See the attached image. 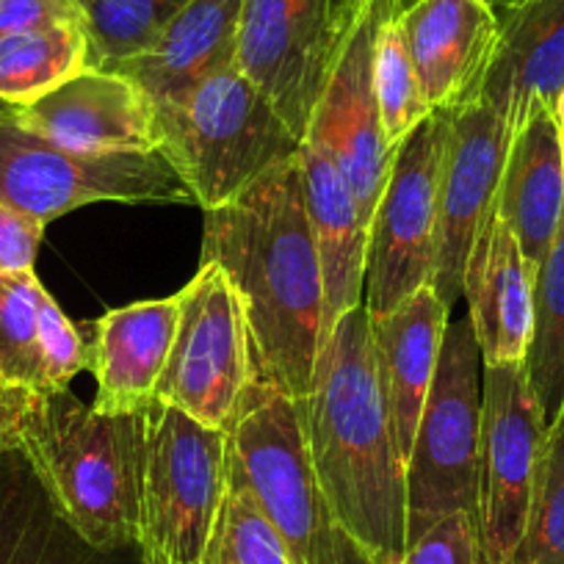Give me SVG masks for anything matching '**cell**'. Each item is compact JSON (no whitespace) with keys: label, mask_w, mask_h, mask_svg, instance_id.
<instances>
[{"label":"cell","mask_w":564,"mask_h":564,"mask_svg":"<svg viewBox=\"0 0 564 564\" xmlns=\"http://www.w3.org/2000/svg\"><path fill=\"white\" fill-rule=\"evenodd\" d=\"M203 263L230 276L249 333V382L305 399L324 344V271L302 192L300 155L205 210Z\"/></svg>","instance_id":"obj_1"},{"label":"cell","mask_w":564,"mask_h":564,"mask_svg":"<svg viewBox=\"0 0 564 564\" xmlns=\"http://www.w3.org/2000/svg\"><path fill=\"white\" fill-rule=\"evenodd\" d=\"M296 406L313 474L335 518L373 562L401 564L406 474L379 390L366 305L329 329L311 390Z\"/></svg>","instance_id":"obj_2"},{"label":"cell","mask_w":564,"mask_h":564,"mask_svg":"<svg viewBox=\"0 0 564 564\" xmlns=\"http://www.w3.org/2000/svg\"><path fill=\"white\" fill-rule=\"evenodd\" d=\"M14 448L64 523L102 553L135 545L144 410L102 412L69 390L31 395Z\"/></svg>","instance_id":"obj_3"},{"label":"cell","mask_w":564,"mask_h":564,"mask_svg":"<svg viewBox=\"0 0 564 564\" xmlns=\"http://www.w3.org/2000/svg\"><path fill=\"white\" fill-rule=\"evenodd\" d=\"M159 153L203 210L219 208L285 161L302 139L238 67L155 102Z\"/></svg>","instance_id":"obj_4"},{"label":"cell","mask_w":564,"mask_h":564,"mask_svg":"<svg viewBox=\"0 0 564 564\" xmlns=\"http://www.w3.org/2000/svg\"><path fill=\"white\" fill-rule=\"evenodd\" d=\"M230 435L153 399L144 406L141 564H208L227 490Z\"/></svg>","instance_id":"obj_5"},{"label":"cell","mask_w":564,"mask_h":564,"mask_svg":"<svg viewBox=\"0 0 564 564\" xmlns=\"http://www.w3.org/2000/svg\"><path fill=\"white\" fill-rule=\"evenodd\" d=\"M243 476L294 564H379L351 540L318 487L294 399L249 382L230 430Z\"/></svg>","instance_id":"obj_6"},{"label":"cell","mask_w":564,"mask_h":564,"mask_svg":"<svg viewBox=\"0 0 564 564\" xmlns=\"http://www.w3.org/2000/svg\"><path fill=\"white\" fill-rule=\"evenodd\" d=\"M481 360L470 316L448 322L435 379L406 459V545L452 512L479 518Z\"/></svg>","instance_id":"obj_7"},{"label":"cell","mask_w":564,"mask_h":564,"mask_svg":"<svg viewBox=\"0 0 564 564\" xmlns=\"http://www.w3.org/2000/svg\"><path fill=\"white\" fill-rule=\"evenodd\" d=\"M0 203L51 225L91 203H194L170 161L155 153L80 155L56 148L0 106Z\"/></svg>","instance_id":"obj_8"},{"label":"cell","mask_w":564,"mask_h":564,"mask_svg":"<svg viewBox=\"0 0 564 564\" xmlns=\"http://www.w3.org/2000/svg\"><path fill=\"white\" fill-rule=\"evenodd\" d=\"M454 113L432 111L393 153L388 183L368 225L362 305L393 311L435 276L437 194Z\"/></svg>","instance_id":"obj_9"},{"label":"cell","mask_w":564,"mask_h":564,"mask_svg":"<svg viewBox=\"0 0 564 564\" xmlns=\"http://www.w3.org/2000/svg\"><path fill=\"white\" fill-rule=\"evenodd\" d=\"M393 14H401L395 0H340L333 58L305 133L333 153L366 225L393 166L373 78L379 29Z\"/></svg>","instance_id":"obj_10"},{"label":"cell","mask_w":564,"mask_h":564,"mask_svg":"<svg viewBox=\"0 0 564 564\" xmlns=\"http://www.w3.org/2000/svg\"><path fill=\"white\" fill-rule=\"evenodd\" d=\"M177 305L181 322L153 399L230 435L252 379L241 300L221 265L203 263Z\"/></svg>","instance_id":"obj_11"},{"label":"cell","mask_w":564,"mask_h":564,"mask_svg":"<svg viewBox=\"0 0 564 564\" xmlns=\"http://www.w3.org/2000/svg\"><path fill=\"white\" fill-rule=\"evenodd\" d=\"M479 443V529L487 564H509L529 520L545 423L523 362L485 366Z\"/></svg>","instance_id":"obj_12"},{"label":"cell","mask_w":564,"mask_h":564,"mask_svg":"<svg viewBox=\"0 0 564 564\" xmlns=\"http://www.w3.org/2000/svg\"><path fill=\"white\" fill-rule=\"evenodd\" d=\"M340 0H243L236 67L263 91L300 139L316 111Z\"/></svg>","instance_id":"obj_13"},{"label":"cell","mask_w":564,"mask_h":564,"mask_svg":"<svg viewBox=\"0 0 564 564\" xmlns=\"http://www.w3.org/2000/svg\"><path fill=\"white\" fill-rule=\"evenodd\" d=\"M512 128L487 102L454 113L437 194L435 276L432 289L446 311L463 296V276L481 221L496 205Z\"/></svg>","instance_id":"obj_14"},{"label":"cell","mask_w":564,"mask_h":564,"mask_svg":"<svg viewBox=\"0 0 564 564\" xmlns=\"http://www.w3.org/2000/svg\"><path fill=\"white\" fill-rule=\"evenodd\" d=\"M14 119L56 148L80 155L155 153V102L119 73L84 69Z\"/></svg>","instance_id":"obj_15"},{"label":"cell","mask_w":564,"mask_h":564,"mask_svg":"<svg viewBox=\"0 0 564 564\" xmlns=\"http://www.w3.org/2000/svg\"><path fill=\"white\" fill-rule=\"evenodd\" d=\"M406 51L430 111L479 102L498 42V18L481 0H421L401 14Z\"/></svg>","instance_id":"obj_16"},{"label":"cell","mask_w":564,"mask_h":564,"mask_svg":"<svg viewBox=\"0 0 564 564\" xmlns=\"http://www.w3.org/2000/svg\"><path fill=\"white\" fill-rule=\"evenodd\" d=\"M534 265L496 205L481 221L463 276V296L485 366L525 360L534 324Z\"/></svg>","instance_id":"obj_17"},{"label":"cell","mask_w":564,"mask_h":564,"mask_svg":"<svg viewBox=\"0 0 564 564\" xmlns=\"http://www.w3.org/2000/svg\"><path fill=\"white\" fill-rule=\"evenodd\" d=\"M446 327L448 311L432 285L406 296L393 311L371 316L379 390L404 468L415 443L423 404L435 379Z\"/></svg>","instance_id":"obj_18"},{"label":"cell","mask_w":564,"mask_h":564,"mask_svg":"<svg viewBox=\"0 0 564 564\" xmlns=\"http://www.w3.org/2000/svg\"><path fill=\"white\" fill-rule=\"evenodd\" d=\"M564 89V0H525L498 18V42L479 100L518 133L553 111Z\"/></svg>","instance_id":"obj_19"},{"label":"cell","mask_w":564,"mask_h":564,"mask_svg":"<svg viewBox=\"0 0 564 564\" xmlns=\"http://www.w3.org/2000/svg\"><path fill=\"white\" fill-rule=\"evenodd\" d=\"M177 296L108 311L95 322L86 346V368L95 373L91 404L102 412H139L153 401L175 340Z\"/></svg>","instance_id":"obj_20"},{"label":"cell","mask_w":564,"mask_h":564,"mask_svg":"<svg viewBox=\"0 0 564 564\" xmlns=\"http://www.w3.org/2000/svg\"><path fill=\"white\" fill-rule=\"evenodd\" d=\"M302 192L324 271V338L349 311L362 305L368 225L357 199L318 139H302Z\"/></svg>","instance_id":"obj_21"},{"label":"cell","mask_w":564,"mask_h":564,"mask_svg":"<svg viewBox=\"0 0 564 564\" xmlns=\"http://www.w3.org/2000/svg\"><path fill=\"white\" fill-rule=\"evenodd\" d=\"M243 0H192L164 34L111 73L133 80L153 102L183 95L208 75L236 67Z\"/></svg>","instance_id":"obj_22"},{"label":"cell","mask_w":564,"mask_h":564,"mask_svg":"<svg viewBox=\"0 0 564 564\" xmlns=\"http://www.w3.org/2000/svg\"><path fill=\"white\" fill-rule=\"evenodd\" d=\"M496 210L518 238L525 260L540 269L564 216V172L553 111H536L509 144Z\"/></svg>","instance_id":"obj_23"},{"label":"cell","mask_w":564,"mask_h":564,"mask_svg":"<svg viewBox=\"0 0 564 564\" xmlns=\"http://www.w3.org/2000/svg\"><path fill=\"white\" fill-rule=\"evenodd\" d=\"M53 509L18 448H0V564H113Z\"/></svg>","instance_id":"obj_24"},{"label":"cell","mask_w":564,"mask_h":564,"mask_svg":"<svg viewBox=\"0 0 564 564\" xmlns=\"http://www.w3.org/2000/svg\"><path fill=\"white\" fill-rule=\"evenodd\" d=\"M89 69L84 25L0 34V106L23 108Z\"/></svg>","instance_id":"obj_25"},{"label":"cell","mask_w":564,"mask_h":564,"mask_svg":"<svg viewBox=\"0 0 564 564\" xmlns=\"http://www.w3.org/2000/svg\"><path fill=\"white\" fill-rule=\"evenodd\" d=\"M523 368L542 423L551 430L564 410V216L534 274V324Z\"/></svg>","instance_id":"obj_26"},{"label":"cell","mask_w":564,"mask_h":564,"mask_svg":"<svg viewBox=\"0 0 564 564\" xmlns=\"http://www.w3.org/2000/svg\"><path fill=\"white\" fill-rule=\"evenodd\" d=\"M91 69H117L141 56L192 0H75Z\"/></svg>","instance_id":"obj_27"},{"label":"cell","mask_w":564,"mask_h":564,"mask_svg":"<svg viewBox=\"0 0 564 564\" xmlns=\"http://www.w3.org/2000/svg\"><path fill=\"white\" fill-rule=\"evenodd\" d=\"M45 294L34 269L0 271V382L29 395L51 393L40 340Z\"/></svg>","instance_id":"obj_28"},{"label":"cell","mask_w":564,"mask_h":564,"mask_svg":"<svg viewBox=\"0 0 564 564\" xmlns=\"http://www.w3.org/2000/svg\"><path fill=\"white\" fill-rule=\"evenodd\" d=\"M208 564H294L289 547L260 509L230 443L227 490Z\"/></svg>","instance_id":"obj_29"},{"label":"cell","mask_w":564,"mask_h":564,"mask_svg":"<svg viewBox=\"0 0 564 564\" xmlns=\"http://www.w3.org/2000/svg\"><path fill=\"white\" fill-rule=\"evenodd\" d=\"M509 564H564V410L545 432L529 520Z\"/></svg>","instance_id":"obj_30"},{"label":"cell","mask_w":564,"mask_h":564,"mask_svg":"<svg viewBox=\"0 0 564 564\" xmlns=\"http://www.w3.org/2000/svg\"><path fill=\"white\" fill-rule=\"evenodd\" d=\"M377 97L379 113H382V130L388 148H399L401 141L430 117V106L423 97L421 80H417L415 64L406 51L401 14H393L382 23L377 40Z\"/></svg>","instance_id":"obj_31"},{"label":"cell","mask_w":564,"mask_h":564,"mask_svg":"<svg viewBox=\"0 0 564 564\" xmlns=\"http://www.w3.org/2000/svg\"><path fill=\"white\" fill-rule=\"evenodd\" d=\"M401 564H487L479 518L452 512L406 545Z\"/></svg>","instance_id":"obj_32"},{"label":"cell","mask_w":564,"mask_h":564,"mask_svg":"<svg viewBox=\"0 0 564 564\" xmlns=\"http://www.w3.org/2000/svg\"><path fill=\"white\" fill-rule=\"evenodd\" d=\"M40 340H42V360H45V377L51 393L67 390V384L84 371L86 366V346L80 344L73 322L62 313L51 294L42 296L40 307Z\"/></svg>","instance_id":"obj_33"},{"label":"cell","mask_w":564,"mask_h":564,"mask_svg":"<svg viewBox=\"0 0 564 564\" xmlns=\"http://www.w3.org/2000/svg\"><path fill=\"white\" fill-rule=\"evenodd\" d=\"M45 227L47 225H42L34 216L0 203V271L34 269Z\"/></svg>","instance_id":"obj_34"},{"label":"cell","mask_w":564,"mask_h":564,"mask_svg":"<svg viewBox=\"0 0 564 564\" xmlns=\"http://www.w3.org/2000/svg\"><path fill=\"white\" fill-rule=\"evenodd\" d=\"M80 23L75 0H0V34Z\"/></svg>","instance_id":"obj_35"},{"label":"cell","mask_w":564,"mask_h":564,"mask_svg":"<svg viewBox=\"0 0 564 564\" xmlns=\"http://www.w3.org/2000/svg\"><path fill=\"white\" fill-rule=\"evenodd\" d=\"M29 401V393H20L0 382V448H14V435H18L20 417H23Z\"/></svg>","instance_id":"obj_36"},{"label":"cell","mask_w":564,"mask_h":564,"mask_svg":"<svg viewBox=\"0 0 564 564\" xmlns=\"http://www.w3.org/2000/svg\"><path fill=\"white\" fill-rule=\"evenodd\" d=\"M485 7H490V12L496 14V18H503V14H509L512 9L523 7L525 0H481Z\"/></svg>","instance_id":"obj_37"},{"label":"cell","mask_w":564,"mask_h":564,"mask_svg":"<svg viewBox=\"0 0 564 564\" xmlns=\"http://www.w3.org/2000/svg\"><path fill=\"white\" fill-rule=\"evenodd\" d=\"M553 119H556L558 130H564V89H562V95H558L556 106H553Z\"/></svg>","instance_id":"obj_38"},{"label":"cell","mask_w":564,"mask_h":564,"mask_svg":"<svg viewBox=\"0 0 564 564\" xmlns=\"http://www.w3.org/2000/svg\"><path fill=\"white\" fill-rule=\"evenodd\" d=\"M415 3H421V0H395V7H399V12H401V14H404L406 9L415 7Z\"/></svg>","instance_id":"obj_39"},{"label":"cell","mask_w":564,"mask_h":564,"mask_svg":"<svg viewBox=\"0 0 564 564\" xmlns=\"http://www.w3.org/2000/svg\"><path fill=\"white\" fill-rule=\"evenodd\" d=\"M558 148H562V172H564V130H558Z\"/></svg>","instance_id":"obj_40"}]
</instances>
